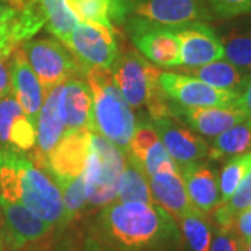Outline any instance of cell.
<instances>
[{
  "mask_svg": "<svg viewBox=\"0 0 251 251\" xmlns=\"http://www.w3.org/2000/svg\"><path fill=\"white\" fill-rule=\"evenodd\" d=\"M94 236L116 251H161L181 240L175 218L161 205L119 201L102 208Z\"/></svg>",
  "mask_w": 251,
  "mask_h": 251,
  "instance_id": "6da1fadb",
  "label": "cell"
},
{
  "mask_svg": "<svg viewBox=\"0 0 251 251\" xmlns=\"http://www.w3.org/2000/svg\"><path fill=\"white\" fill-rule=\"evenodd\" d=\"M0 197L24 205L52 226L70 224L54 180L11 147H0Z\"/></svg>",
  "mask_w": 251,
  "mask_h": 251,
  "instance_id": "7a4b0ae2",
  "label": "cell"
},
{
  "mask_svg": "<svg viewBox=\"0 0 251 251\" xmlns=\"http://www.w3.org/2000/svg\"><path fill=\"white\" fill-rule=\"evenodd\" d=\"M110 72L130 108L145 109L151 122L173 116L172 102L159 82L161 70L141 54L134 50L119 52Z\"/></svg>",
  "mask_w": 251,
  "mask_h": 251,
  "instance_id": "3957f363",
  "label": "cell"
},
{
  "mask_svg": "<svg viewBox=\"0 0 251 251\" xmlns=\"http://www.w3.org/2000/svg\"><path fill=\"white\" fill-rule=\"evenodd\" d=\"M85 78L92 94L94 131L126 155L135 127L133 110L123 98L110 69L90 67L85 72Z\"/></svg>",
  "mask_w": 251,
  "mask_h": 251,
  "instance_id": "277c9868",
  "label": "cell"
},
{
  "mask_svg": "<svg viewBox=\"0 0 251 251\" xmlns=\"http://www.w3.org/2000/svg\"><path fill=\"white\" fill-rule=\"evenodd\" d=\"M126 155L105 137L91 131L90 152L84 169L87 205L103 208L117 198Z\"/></svg>",
  "mask_w": 251,
  "mask_h": 251,
  "instance_id": "5b68a950",
  "label": "cell"
},
{
  "mask_svg": "<svg viewBox=\"0 0 251 251\" xmlns=\"http://www.w3.org/2000/svg\"><path fill=\"white\" fill-rule=\"evenodd\" d=\"M109 18L123 24L141 18L153 24L176 28L212 18L206 0H112Z\"/></svg>",
  "mask_w": 251,
  "mask_h": 251,
  "instance_id": "8992f818",
  "label": "cell"
},
{
  "mask_svg": "<svg viewBox=\"0 0 251 251\" xmlns=\"http://www.w3.org/2000/svg\"><path fill=\"white\" fill-rule=\"evenodd\" d=\"M21 48L44 91L70 78L85 77L81 63L56 39L27 41L21 44Z\"/></svg>",
  "mask_w": 251,
  "mask_h": 251,
  "instance_id": "52a82bcc",
  "label": "cell"
},
{
  "mask_svg": "<svg viewBox=\"0 0 251 251\" xmlns=\"http://www.w3.org/2000/svg\"><path fill=\"white\" fill-rule=\"evenodd\" d=\"M126 29L134 46L153 64L175 67L180 64L179 39L175 29L141 18H127Z\"/></svg>",
  "mask_w": 251,
  "mask_h": 251,
  "instance_id": "ba28073f",
  "label": "cell"
},
{
  "mask_svg": "<svg viewBox=\"0 0 251 251\" xmlns=\"http://www.w3.org/2000/svg\"><path fill=\"white\" fill-rule=\"evenodd\" d=\"M159 82L168 99L184 108L224 106L240 97L237 92L218 90L196 77L179 73L161 72Z\"/></svg>",
  "mask_w": 251,
  "mask_h": 251,
  "instance_id": "9c48e42d",
  "label": "cell"
},
{
  "mask_svg": "<svg viewBox=\"0 0 251 251\" xmlns=\"http://www.w3.org/2000/svg\"><path fill=\"white\" fill-rule=\"evenodd\" d=\"M66 48L72 50L85 72L90 67L110 69L119 53L113 28L87 23L75 25Z\"/></svg>",
  "mask_w": 251,
  "mask_h": 251,
  "instance_id": "30bf717a",
  "label": "cell"
},
{
  "mask_svg": "<svg viewBox=\"0 0 251 251\" xmlns=\"http://www.w3.org/2000/svg\"><path fill=\"white\" fill-rule=\"evenodd\" d=\"M63 84L45 91L44 103L36 117V147L31 153V161L46 172L48 156L66 133L63 113Z\"/></svg>",
  "mask_w": 251,
  "mask_h": 251,
  "instance_id": "8fae6325",
  "label": "cell"
},
{
  "mask_svg": "<svg viewBox=\"0 0 251 251\" xmlns=\"http://www.w3.org/2000/svg\"><path fill=\"white\" fill-rule=\"evenodd\" d=\"M3 212L1 239L11 250H20L28 244L39 242L52 230V225L42 221L24 205L0 197Z\"/></svg>",
  "mask_w": 251,
  "mask_h": 251,
  "instance_id": "7c38bea8",
  "label": "cell"
},
{
  "mask_svg": "<svg viewBox=\"0 0 251 251\" xmlns=\"http://www.w3.org/2000/svg\"><path fill=\"white\" fill-rule=\"evenodd\" d=\"M173 29L179 39L180 64L198 67L225 57L221 38L205 23L196 21Z\"/></svg>",
  "mask_w": 251,
  "mask_h": 251,
  "instance_id": "4fadbf2b",
  "label": "cell"
},
{
  "mask_svg": "<svg viewBox=\"0 0 251 251\" xmlns=\"http://www.w3.org/2000/svg\"><path fill=\"white\" fill-rule=\"evenodd\" d=\"M90 137L91 131L85 128L66 131L48 156L46 173L53 180L82 175L90 152Z\"/></svg>",
  "mask_w": 251,
  "mask_h": 251,
  "instance_id": "5bb4252c",
  "label": "cell"
},
{
  "mask_svg": "<svg viewBox=\"0 0 251 251\" xmlns=\"http://www.w3.org/2000/svg\"><path fill=\"white\" fill-rule=\"evenodd\" d=\"M151 123L158 133L162 145L179 168L208 156V144L200 135L180 125L173 116L162 117Z\"/></svg>",
  "mask_w": 251,
  "mask_h": 251,
  "instance_id": "9a60e30c",
  "label": "cell"
},
{
  "mask_svg": "<svg viewBox=\"0 0 251 251\" xmlns=\"http://www.w3.org/2000/svg\"><path fill=\"white\" fill-rule=\"evenodd\" d=\"M172 113L173 117L183 119L194 131L206 137L222 134L230 127L249 119L239 99L229 105L206 108H184L172 102Z\"/></svg>",
  "mask_w": 251,
  "mask_h": 251,
  "instance_id": "2e32d148",
  "label": "cell"
},
{
  "mask_svg": "<svg viewBox=\"0 0 251 251\" xmlns=\"http://www.w3.org/2000/svg\"><path fill=\"white\" fill-rule=\"evenodd\" d=\"M10 59L11 62H10L9 70L13 94L16 95L24 113L35 123L38 113L44 103L45 91L42 88L32 67L29 66L21 45L14 49Z\"/></svg>",
  "mask_w": 251,
  "mask_h": 251,
  "instance_id": "e0dca14e",
  "label": "cell"
},
{
  "mask_svg": "<svg viewBox=\"0 0 251 251\" xmlns=\"http://www.w3.org/2000/svg\"><path fill=\"white\" fill-rule=\"evenodd\" d=\"M188 198L201 214H209L221 202L219 176L205 162H193L179 168Z\"/></svg>",
  "mask_w": 251,
  "mask_h": 251,
  "instance_id": "ac0fdd59",
  "label": "cell"
},
{
  "mask_svg": "<svg viewBox=\"0 0 251 251\" xmlns=\"http://www.w3.org/2000/svg\"><path fill=\"white\" fill-rule=\"evenodd\" d=\"M63 113L66 131L85 128L94 131V103L87 81L70 78L63 85Z\"/></svg>",
  "mask_w": 251,
  "mask_h": 251,
  "instance_id": "d6986e66",
  "label": "cell"
},
{
  "mask_svg": "<svg viewBox=\"0 0 251 251\" xmlns=\"http://www.w3.org/2000/svg\"><path fill=\"white\" fill-rule=\"evenodd\" d=\"M153 201L169 212L175 219H179L188 212L196 211L184 186L180 171L161 172L148 177Z\"/></svg>",
  "mask_w": 251,
  "mask_h": 251,
  "instance_id": "ffe728a7",
  "label": "cell"
},
{
  "mask_svg": "<svg viewBox=\"0 0 251 251\" xmlns=\"http://www.w3.org/2000/svg\"><path fill=\"white\" fill-rule=\"evenodd\" d=\"M183 73H187V75L204 81L214 88L233 91L237 94H242L250 77L247 72L236 67L230 62L221 60L202 64L198 67H187L183 70Z\"/></svg>",
  "mask_w": 251,
  "mask_h": 251,
  "instance_id": "44dd1931",
  "label": "cell"
},
{
  "mask_svg": "<svg viewBox=\"0 0 251 251\" xmlns=\"http://www.w3.org/2000/svg\"><path fill=\"white\" fill-rule=\"evenodd\" d=\"M116 200L119 202L156 204L141 163L128 153H126L125 166L119 179Z\"/></svg>",
  "mask_w": 251,
  "mask_h": 251,
  "instance_id": "7402d4cb",
  "label": "cell"
},
{
  "mask_svg": "<svg viewBox=\"0 0 251 251\" xmlns=\"http://www.w3.org/2000/svg\"><path fill=\"white\" fill-rule=\"evenodd\" d=\"M251 151V119L230 127L222 134L216 135L208 156L212 161L236 156Z\"/></svg>",
  "mask_w": 251,
  "mask_h": 251,
  "instance_id": "603a6c76",
  "label": "cell"
},
{
  "mask_svg": "<svg viewBox=\"0 0 251 251\" xmlns=\"http://www.w3.org/2000/svg\"><path fill=\"white\" fill-rule=\"evenodd\" d=\"M221 41L227 62L244 72H251V21L233 25Z\"/></svg>",
  "mask_w": 251,
  "mask_h": 251,
  "instance_id": "cb8c5ba5",
  "label": "cell"
},
{
  "mask_svg": "<svg viewBox=\"0 0 251 251\" xmlns=\"http://www.w3.org/2000/svg\"><path fill=\"white\" fill-rule=\"evenodd\" d=\"M249 208H251V171L234 190L232 197L216 206L214 219L218 227H232L237 215Z\"/></svg>",
  "mask_w": 251,
  "mask_h": 251,
  "instance_id": "d4e9b609",
  "label": "cell"
},
{
  "mask_svg": "<svg viewBox=\"0 0 251 251\" xmlns=\"http://www.w3.org/2000/svg\"><path fill=\"white\" fill-rule=\"evenodd\" d=\"M183 239L190 251H209L212 229L204 214L193 211L179 218Z\"/></svg>",
  "mask_w": 251,
  "mask_h": 251,
  "instance_id": "484cf974",
  "label": "cell"
},
{
  "mask_svg": "<svg viewBox=\"0 0 251 251\" xmlns=\"http://www.w3.org/2000/svg\"><path fill=\"white\" fill-rule=\"evenodd\" d=\"M41 1L48 18L46 29L66 46L73 29L78 24V20L74 17L70 9L66 6L64 0H41Z\"/></svg>",
  "mask_w": 251,
  "mask_h": 251,
  "instance_id": "4316f807",
  "label": "cell"
},
{
  "mask_svg": "<svg viewBox=\"0 0 251 251\" xmlns=\"http://www.w3.org/2000/svg\"><path fill=\"white\" fill-rule=\"evenodd\" d=\"M251 171V151L233 156L227 162L219 175V193L221 202L224 204L232 197L234 190L242 183L246 175Z\"/></svg>",
  "mask_w": 251,
  "mask_h": 251,
  "instance_id": "83f0119b",
  "label": "cell"
},
{
  "mask_svg": "<svg viewBox=\"0 0 251 251\" xmlns=\"http://www.w3.org/2000/svg\"><path fill=\"white\" fill-rule=\"evenodd\" d=\"M64 1L66 6L74 14V17L81 23L99 24V25L113 28L109 18L112 0H64Z\"/></svg>",
  "mask_w": 251,
  "mask_h": 251,
  "instance_id": "f1b7e54d",
  "label": "cell"
},
{
  "mask_svg": "<svg viewBox=\"0 0 251 251\" xmlns=\"http://www.w3.org/2000/svg\"><path fill=\"white\" fill-rule=\"evenodd\" d=\"M54 183L60 188L63 204L69 221L72 222L75 216L87 205V196H85V184H84V173L77 177H67V179H56Z\"/></svg>",
  "mask_w": 251,
  "mask_h": 251,
  "instance_id": "f546056e",
  "label": "cell"
},
{
  "mask_svg": "<svg viewBox=\"0 0 251 251\" xmlns=\"http://www.w3.org/2000/svg\"><path fill=\"white\" fill-rule=\"evenodd\" d=\"M36 130L35 123L23 113L13 122L9 133V147L21 152H27L35 147Z\"/></svg>",
  "mask_w": 251,
  "mask_h": 251,
  "instance_id": "4dcf8cb0",
  "label": "cell"
},
{
  "mask_svg": "<svg viewBox=\"0 0 251 251\" xmlns=\"http://www.w3.org/2000/svg\"><path fill=\"white\" fill-rule=\"evenodd\" d=\"M159 141V137L156 130L153 128L151 122L148 120H143L134 127V133L130 141V147H128V155H131L134 159L143 162L144 156L147 152L152 148L155 143Z\"/></svg>",
  "mask_w": 251,
  "mask_h": 251,
  "instance_id": "1f68e13d",
  "label": "cell"
},
{
  "mask_svg": "<svg viewBox=\"0 0 251 251\" xmlns=\"http://www.w3.org/2000/svg\"><path fill=\"white\" fill-rule=\"evenodd\" d=\"M141 166H143L147 177H151L161 172L179 171V166L172 159V156L165 150L161 141L155 143L152 148L147 152L141 162Z\"/></svg>",
  "mask_w": 251,
  "mask_h": 251,
  "instance_id": "d6a6232c",
  "label": "cell"
},
{
  "mask_svg": "<svg viewBox=\"0 0 251 251\" xmlns=\"http://www.w3.org/2000/svg\"><path fill=\"white\" fill-rule=\"evenodd\" d=\"M24 110L21 109L13 92L0 98V147H9V133L13 122Z\"/></svg>",
  "mask_w": 251,
  "mask_h": 251,
  "instance_id": "836d02e7",
  "label": "cell"
},
{
  "mask_svg": "<svg viewBox=\"0 0 251 251\" xmlns=\"http://www.w3.org/2000/svg\"><path fill=\"white\" fill-rule=\"evenodd\" d=\"M209 251H243V240L234 227H219L212 237Z\"/></svg>",
  "mask_w": 251,
  "mask_h": 251,
  "instance_id": "e575fe53",
  "label": "cell"
},
{
  "mask_svg": "<svg viewBox=\"0 0 251 251\" xmlns=\"http://www.w3.org/2000/svg\"><path fill=\"white\" fill-rule=\"evenodd\" d=\"M218 17L230 18L251 14V0H208Z\"/></svg>",
  "mask_w": 251,
  "mask_h": 251,
  "instance_id": "d590c367",
  "label": "cell"
},
{
  "mask_svg": "<svg viewBox=\"0 0 251 251\" xmlns=\"http://www.w3.org/2000/svg\"><path fill=\"white\" fill-rule=\"evenodd\" d=\"M233 227L236 233L242 237L243 242L251 240V208L237 215L233 222Z\"/></svg>",
  "mask_w": 251,
  "mask_h": 251,
  "instance_id": "8d00e7d4",
  "label": "cell"
},
{
  "mask_svg": "<svg viewBox=\"0 0 251 251\" xmlns=\"http://www.w3.org/2000/svg\"><path fill=\"white\" fill-rule=\"evenodd\" d=\"M10 92H13L10 70L9 67L6 66V60L0 59V98L9 95Z\"/></svg>",
  "mask_w": 251,
  "mask_h": 251,
  "instance_id": "74e56055",
  "label": "cell"
},
{
  "mask_svg": "<svg viewBox=\"0 0 251 251\" xmlns=\"http://www.w3.org/2000/svg\"><path fill=\"white\" fill-rule=\"evenodd\" d=\"M239 103L242 105L244 112L247 113L249 119H251V75L249 77V81L244 87V90L239 97Z\"/></svg>",
  "mask_w": 251,
  "mask_h": 251,
  "instance_id": "f35d334b",
  "label": "cell"
},
{
  "mask_svg": "<svg viewBox=\"0 0 251 251\" xmlns=\"http://www.w3.org/2000/svg\"><path fill=\"white\" fill-rule=\"evenodd\" d=\"M84 251H116L115 249H112L110 246L105 244L103 242H100L98 237H95L94 234L87 237L85 240V246H84Z\"/></svg>",
  "mask_w": 251,
  "mask_h": 251,
  "instance_id": "ab89813d",
  "label": "cell"
},
{
  "mask_svg": "<svg viewBox=\"0 0 251 251\" xmlns=\"http://www.w3.org/2000/svg\"><path fill=\"white\" fill-rule=\"evenodd\" d=\"M18 11L11 9L4 0H0V24H4L7 21H11L13 18L17 16Z\"/></svg>",
  "mask_w": 251,
  "mask_h": 251,
  "instance_id": "60d3db41",
  "label": "cell"
},
{
  "mask_svg": "<svg viewBox=\"0 0 251 251\" xmlns=\"http://www.w3.org/2000/svg\"><path fill=\"white\" fill-rule=\"evenodd\" d=\"M4 1L9 4L11 9H14L16 11H21L31 0H4Z\"/></svg>",
  "mask_w": 251,
  "mask_h": 251,
  "instance_id": "b9f144b4",
  "label": "cell"
},
{
  "mask_svg": "<svg viewBox=\"0 0 251 251\" xmlns=\"http://www.w3.org/2000/svg\"><path fill=\"white\" fill-rule=\"evenodd\" d=\"M243 251H251V240L243 242Z\"/></svg>",
  "mask_w": 251,
  "mask_h": 251,
  "instance_id": "7bdbcfd3",
  "label": "cell"
},
{
  "mask_svg": "<svg viewBox=\"0 0 251 251\" xmlns=\"http://www.w3.org/2000/svg\"><path fill=\"white\" fill-rule=\"evenodd\" d=\"M0 251H4V243L1 239V232H0Z\"/></svg>",
  "mask_w": 251,
  "mask_h": 251,
  "instance_id": "ee69618b",
  "label": "cell"
}]
</instances>
